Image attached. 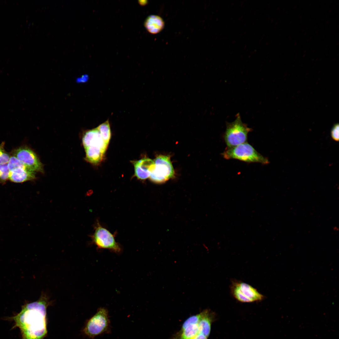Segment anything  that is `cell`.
I'll list each match as a JSON object with an SVG mask.
<instances>
[{"mask_svg": "<svg viewBox=\"0 0 339 339\" xmlns=\"http://www.w3.org/2000/svg\"><path fill=\"white\" fill-rule=\"evenodd\" d=\"M46 299H41L22 307L21 311L12 317L13 328L18 327L22 339H43L47 334Z\"/></svg>", "mask_w": 339, "mask_h": 339, "instance_id": "6da1fadb", "label": "cell"}, {"mask_svg": "<svg viewBox=\"0 0 339 339\" xmlns=\"http://www.w3.org/2000/svg\"><path fill=\"white\" fill-rule=\"evenodd\" d=\"M226 159H236L246 163H259L262 164L269 163L268 159L259 153L247 142L236 146L227 148L221 153Z\"/></svg>", "mask_w": 339, "mask_h": 339, "instance_id": "7a4b0ae2", "label": "cell"}, {"mask_svg": "<svg viewBox=\"0 0 339 339\" xmlns=\"http://www.w3.org/2000/svg\"><path fill=\"white\" fill-rule=\"evenodd\" d=\"M236 118L234 121L226 124V130L223 137L228 148L246 142L248 133L252 130L242 122L239 113L236 115Z\"/></svg>", "mask_w": 339, "mask_h": 339, "instance_id": "3957f363", "label": "cell"}, {"mask_svg": "<svg viewBox=\"0 0 339 339\" xmlns=\"http://www.w3.org/2000/svg\"><path fill=\"white\" fill-rule=\"evenodd\" d=\"M83 331L87 336L91 338L110 332V324L107 309L104 307L99 308L88 320Z\"/></svg>", "mask_w": 339, "mask_h": 339, "instance_id": "277c9868", "label": "cell"}, {"mask_svg": "<svg viewBox=\"0 0 339 339\" xmlns=\"http://www.w3.org/2000/svg\"><path fill=\"white\" fill-rule=\"evenodd\" d=\"M231 291L234 298L243 303L261 301L264 296L257 290L246 283L237 281L232 282Z\"/></svg>", "mask_w": 339, "mask_h": 339, "instance_id": "5b68a950", "label": "cell"}, {"mask_svg": "<svg viewBox=\"0 0 339 339\" xmlns=\"http://www.w3.org/2000/svg\"><path fill=\"white\" fill-rule=\"evenodd\" d=\"M94 232L91 236L93 243L99 249H107L116 253H120L121 248L117 242L115 236L97 221Z\"/></svg>", "mask_w": 339, "mask_h": 339, "instance_id": "8992f818", "label": "cell"}, {"mask_svg": "<svg viewBox=\"0 0 339 339\" xmlns=\"http://www.w3.org/2000/svg\"><path fill=\"white\" fill-rule=\"evenodd\" d=\"M155 166L149 177L156 183H162L173 177L174 171L169 156L159 155L155 159Z\"/></svg>", "mask_w": 339, "mask_h": 339, "instance_id": "52a82bcc", "label": "cell"}, {"mask_svg": "<svg viewBox=\"0 0 339 339\" xmlns=\"http://www.w3.org/2000/svg\"><path fill=\"white\" fill-rule=\"evenodd\" d=\"M13 155L30 170L43 173V165L35 153L26 146H21L15 150Z\"/></svg>", "mask_w": 339, "mask_h": 339, "instance_id": "ba28073f", "label": "cell"}, {"mask_svg": "<svg viewBox=\"0 0 339 339\" xmlns=\"http://www.w3.org/2000/svg\"><path fill=\"white\" fill-rule=\"evenodd\" d=\"M135 175L139 179L144 180L149 177L155 166L154 161L148 158L133 161Z\"/></svg>", "mask_w": 339, "mask_h": 339, "instance_id": "9c48e42d", "label": "cell"}, {"mask_svg": "<svg viewBox=\"0 0 339 339\" xmlns=\"http://www.w3.org/2000/svg\"><path fill=\"white\" fill-rule=\"evenodd\" d=\"M35 178V172L24 165L9 171L8 179L15 183H22Z\"/></svg>", "mask_w": 339, "mask_h": 339, "instance_id": "30bf717a", "label": "cell"}, {"mask_svg": "<svg viewBox=\"0 0 339 339\" xmlns=\"http://www.w3.org/2000/svg\"><path fill=\"white\" fill-rule=\"evenodd\" d=\"M83 143L85 149L94 145L98 146L106 151L107 147L97 128L85 132L83 138Z\"/></svg>", "mask_w": 339, "mask_h": 339, "instance_id": "8fae6325", "label": "cell"}, {"mask_svg": "<svg viewBox=\"0 0 339 339\" xmlns=\"http://www.w3.org/2000/svg\"><path fill=\"white\" fill-rule=\"evenodd\" d=\"M200 317L198 323L199 332L208 338L211 332V324L215 319L214 313L208 309L200 313Z\"/></svg>", "mask_w": 339, "mask_h": 339, "instance_id": "7c38bea8", "label": "cell"}, {"mask_svg": "<svg viewBox=\"0 0 339 339\" xmlns=\"http://www.w3.org/2000/svg\"><path fill=\"white\" fill-rule=\"evenodd\" d=\"M144 26L148 32L155 34L159 33L163 29L164 22L162 18L158 15H150L146 19Z\"/></svg>", "mask_w": 339, "mask_h": 339, "instance_id": "4fadbf2b", "label": "cell"}, {"mask_svg": "<svg viewBox=\"0 0 339 339\" xmlns=\"http://www.w3.org/2000/svg\"><path fill=\"white\" fill-rule=\"evenodd\" d=\"M85 160L90 163L96 164L103 159L105 151L97 146H91L86 148Z\"/></svg>", "mask_w": 339, "mask_h": 339, "instance_id": "5bb4252c", "label": "cell"}, {"mask_svg": "<svg viewBox=\"0 0 339 339\" xmlns=\"http://www.w3.org/2000/svg\"><path fill=\"white\" fill-rule=\"evenodd\" d=\"M104 142L108 146L111 137V131L110 123L108 120L100 125L97 127Z\"/></svg>", "mask_w": 339, "mask_h": 339, "instance_id": "9a60e30c", "label": "cell"}, {"mask_svg": "<svg viewBox=\"0 0 339 339\" xmlns=\"http://www.w3.org/2000/svg\"><path fill=\"white\" fill-rule=\"evenodd\" d=\"M9 170L7 164H0V184L5 183L8 179Z\"/></svg>", "mask_w": 339, "mask_h": 339, "instance_id": "2e32d148", "label": "cell"}, {"mask_svg": "<svg viewBox=\"0 0 339 339\" xmlns=\"http://www.w3.org/2000/svg\"><path fill=\"white\" fill-rule=\"evenodd\" d=\"M4 144L3 142L0 144V164H7L10 157L5 150Z\"/></svg>", "mask_w": 339, "mask_h": 339, "instance_id": "e0dca14e", "label": "cell"}, {"mask_svg": "<svg viewBox=\"0 0 339 339\" xmlns=\"http://www.w3.org/2000/svg\"><path fill=\"white\" fill-rule=\"evenodd\" d=\"M338 123H336L332 127L331 134V138L335 141H338L339 138V127Z\"/></svg>", "mask_w": 339, "mask_h": 339, "instance_id": "ac0fdd59", "label": "cell"}, {"mask_svg": "<svg viewBox=\"0 0 339 339\" xmlns=\"http://www.w3.org/2000/svg\"><path fill=\"white\" fill-rule=\"evenodd\" d=\"M208 338L204 336V335L199 333L193 339H207Z\"/></svg>", "mask_w": 339, "mask_h": 339, "instance_id": "d6986e66", "label": "cell"}, {"mask_svg": "<svg viewBox=\"0 0 339 339\" xmlns=\"http://www.w3.org/2000/svg\"><path fill=\"white\" fill-rule=\"evenodd\" d=\"M138 3L140 5L143 6L145 5L148 3V1L147 0H140L138 1Z\"/></svg>", "mask_w": 339, "mask_h": 339, "instance_id": "ffe728a7", "label": "cell"}]
</instances>
